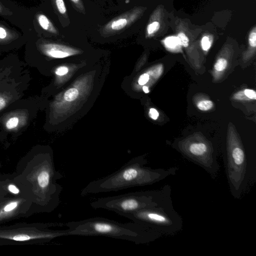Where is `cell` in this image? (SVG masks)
Instances as JSON below:
<instances>
[{
	"instance_id": "7a4b0ae2",
	"label": "cell",
	"mask_w": 256,
	"mask_h": 256,
	"mask_svg": "<svg viewBox=\"0 0 256 256\" xmlns=\"http://www.w3.org/2000/svg\"><path fill=\"white\" fill-rule=\"evenodd\" d=\"M68 235L105 236L128 240L136 244H145L158 238L161 234L142 223H122L102 217L66 222Z\"/></svg>"
},
{
	"instance_id": "9c48e42d",
	"label": "cell",
	"mask_w": 256,
	"mask_h": 256,
	"mask_svg": "<svg viewBox=\"0 0 256 256\" xmlns=\"http://www.w3.org/2000/svg\"><path fill=\"white\" fill-rule=\"evenodd\" d=\"M54 8L60 17L62 24L64 26H68L70 23L66 7L64 0H52Z\"/></svg>"
},
{
	"instance_id": "ac0fdd59",
	"label": "cell",
	"mask_w": 256,
	"mask_h": 256,
	"mask_svg": "<svg viewBox=\"0 0 256 256\" xmlns=\"http://www.w3.org/2000/svg\"><path fill=\"white\" fill-rule=\"evenodd\" d=\"M248 42L252 47L255 48L256 46V32L255 28L250 34Z\"/></svg>"
},
{
	"instance_id": "603a6c76",
	"label": "cell",
	"mask_w": 256,
	"mask_h": 256,
	"mask_svg": "<svg viewBox=\"0 0 256 256\" xmlns=\"http://www.w3.org/2000/svg\"><path fill=\"white\" fill-rule=\"evenodd\" d=\"M68 72V69L66 67L60 66L56 69V74L58 76H63L66 74Z\"/></svg>"
},
{
	"instance_id": "5b68a950",
	"label": "cell",
	"mask_w": 256,
	"mask_h": 256,
	"mask_svg": "<svg viewBox=\"0 0 256 256\" xmlns=\"http://www.w3.org/2000/svg\"><path fill=\"white\" fill-rule=\"evenodd\" d=\"M166 205V203L156 207L124 213L120 216L146 224L160 234H172L181 228L182 220L172 208L170 210Z\"/></svg>"
},
{
	"instance_id": "3957f363",
	"label": "cell",
	"mask_w": 256,
	"mask_h": 256,
	"mask_svg": "<svg viewBox=\"0 0 256 256\" xmlns=\"http://www.w3.org/2000/svg\"><path fill=\"white\" fill-rule=\"evenodd\" d=\"M166 193L164 192V189L131 192L101 198L91 202L90 206L95 210L104 209L120 216L162 205L166 204L168 198Z\"/></svg>"
},
{
	"instance_id": "277c9868",
	"label": "cell",
	"mask_w": 256,
	"mask_h": 256,
	"mask_svg": "<svg viewBox=\"0 0 256 256\" xmlns=\"http://www.w3.org/2000/svg\"><path fill=\"white\" fill-rule=\"evenodd\" d=\"M28 82L22 64H0V114L20 100Z\"/></svg>"
},
{
	"instance_id": "d6986e66",
	"label": "cell",
	"mask_w": 256,
	"mask_h": 256,
	"mask_svg": "<svg viewBox=\"0 0 256 256\" xmlns=\"http://www.w3.org/2000/svg\"><path fill=\"white\" fill-rule=\"evenodd\" d=\"M202 49L204 50H208L211 46V43L208 38L206 36H204L201 41Z\"/></svg>"
},
{
	"instance_id": "44dd1931",
	"label": "cell",
	"mask_w": 256,
	"mask_h": 256,
	"mask_svg": "<svg viewBox=\"0 0 256 256\" xmlns=\"http://www.w3.org/2000/svg\"><path fill=\"white\" fill-rule=\"evenodd\" d=\"M149 80V76L147 74H142L138 79V84L140 85H144Z\"/></svg>"
},
{
	"instance_id": "8992f818",
	"label": "cell",
	"mask_w": 256,
	"mask_h": 256,
	"mask_svg": "<svg viewBox=\"0 0 256 256\" xmlns=\"http://www.w3.org/2000/svg\"><path fill=\"white\" fill-rule=\"evenodd\" d=\"M20 100L2 112L0 123L4 132H20L27 126L29 118H32L30 114H32V110H29L26 108L28 106H20Z\"/></svg>"
},
{
	"instance_id": "9a60e30c",
	"label": "cell",
	"mask_w": 256,
	"mask_h": 256,
	"mask_svg": "<svg viewBox=\"0 0 256 256\" xmlns=\"http://www.w3.org/2000/svg\"><path fill=\"white\" fill-rule=\"evenodd\" d=\"M166 46L170 48H176L178 44V40L176 36H170L164 40Z\"/></svg>"
},
{
	"instance_id": "cb8c5ba5",
	"label": "cell",
	"mask_w": 256,
	"mask_h": 256,
	"mask_svg": "<svg viewBox=\"0 0 256 256\" xmlns=\"http://www.w3.org/2000/svg\"><path fill=\"white\" fill-rule=\"evenodd\" d=\"M18 205L16 202H12L8 204H7L4 208V210L5 212H10L14 209Z\"/></svg>"
},
{
	"instance_id": "484cf974",
	"label": "cell",
	"mask_w": 256,
	"mask_h": 256,
	"mask_svg": "<svg viewBox=\"0 0 256 256\" xmlns=\"http://www.w3.org/2000/svg\"><path fill=\"white\" fill-rule=\"evenodd\" d=\"M8 190L12 193L17 194L19 193L18 189L13 184H10L8 187Z\"/></svg>"
},
{
	"instance_id": "5bb4252c",
	"label": "cell",
	"mask_w": 256,
	"mask_h": 256,
	"mask_svg": "<svg viewBox=\"0 0 256 256\" xmlns=\"http://www.w3.org/2000/svg\"><path fill=\"white\" fill-rule=\"evenodd\" d=\"M213 106V103L209 100H204L198 102L197 107L201 110L206 111L210 110Z\"/></svg>"
},
{
	"instance_id": "30bf717a",
	"label": "cell",
	"mask_w": 256,
	"mask_h": 256,
	"mask_svg": "<svg viewBox=\"0 0 256 256\" xmlns=\"http://www.w3.org/2000/svg\"><path fill=\"white\" fill-rule=\"evenodd\" d=\"M38 20L39 24L43 29L53 34H58L57 30L45 15L40 14L38 17Z\"/></svg>"
},
{
	"instance_id": "7402d4cb",
	"label": "cell",
	"mask_w": 256,
	"mask_h": 256,
	"mask_svg": "<svg viewBox=\"0 0 256 256\" xmlns=\"http://www.w3.org/2000/svg\"><path fill=\"white\" fill-rule=\"evenodd\" d=\"M12 240L18 241H24L28 240L30 238V236L25 234H19L14 236L12 238Z\"/></svg>"
},
{
	"instance_id": "6da1fadb",
	"label": "cell",
	"mask_w": 256,
	"mask_h": 256,
	"mask_svg": "<svg viewBox=\"0 0 256 256\" xmlns=\"http://www.w3.org/2000/svg\"><path fill=\"white\" fill-rule=\"evenodd\" d=\"M146 163L143 156L134 158L112 173L90 182L81 190L80 196H86L152 184L175 174L178 170L176 167L152 168L145 166Z\"/></svg>"
},
{
	"instance_id": "d4e9b609",
	"label": "cell",
	"mask_w": 256,
	"mask_h": 256,
	"mask_svg": "<svg viewBox=\"0 0 256 256\" xmlns=\"http://www.w3.org/2000/svg\"><path fill=\"white\" fill-rule=\"evenodd\" d=\"M150 116L153 120H156L159 116L158 112L154 108H150L149 112Z\"/></svg>"
},
{
	"instance_id": "f546056e",
	"label": "cell",
	"mask_w": 256,
	"mask_h": 256,
	"mask_svg": "<svg viewBox=\"0 0 256 256\" xmlns=\"http://www.w3.org/2000/svg\"></svg>"
},
{
	"instance_id": "f1b7e54d",
	"label": "cell",
	"mask_w": 256,
	"mask_h": 256,
	"mask_svg": "<svg viewBox=\"0 0 256 256\" xmlns=\"http://www.w3.org/2000/svg\"><path fill=\"white\" fill-rule=\"evenodd\" d=\"M128 0V2H130V0Z\"/></svg>"
},
{
	"instance_id": "83f0119b",
	"label": "cell",
	"mask_w": 256,
	"mask_h": 256,
	"mask_svg": "<svg viewBox=\"0 0 256 256\" xmlns=\"http://www.w3.org/2000/svg\"><path fill=\"white\" fill-rule=\"evenodd\" d=\"M142 89H143V90L144 91V92L145 93H148L149 92L148 88L146 86H144L143 88H142Z\"/></svg>"
},
{
	"instance_id": "ffe728a7",
	"label": "cell",
	"mask_w": 256,
	"mask_h": 256,
	"mask_svg": "<svg viewBox=\"0 0 256 256\" xmlns=\"http://www.w3.org/2000/svg\"><path fill=\"white\" fill-rule=\"evenodd\" d=\"M244 94L249 98L252 100L256 99V92L253 90L246 89L244 91Z\"/></svg>"
},
{
	"instance_id": "4fadbf2b",
	"label": "cell",
	"mask_w": 256,
	"mask_h": 256,
	"mask_svg": "<svg viewBox=\"0 0 256 256\" xmlns=\"http://www.w3.org/2000/svg\"><path fill=\"white\" fill-rule=\"evenodd\" d=\"M78 95V90L76 88H71L66 91L64 95V98L66 100L70 102L76 100Z\"/></svg>"
},
{
	"instance_id": "4316f807",
	"label": "cell",
	"mask_w": 256,
	"mask_h": 256,
	"mask_svg": "<svg viewBox=\"0 0 256 256\" xmlns=\"http://www.w3.org/2000/svg\"><path fill=\"white\" fill-rule=\"evenodd\" d=\"M6 36V32L2 28H0V38L3 39Z\"/></svg>"
},
{
	"instance_id": "e0dca14e",
	"label": "cell",
	"mask_w": 256,
	"mask_h": 256,
	"mask_svg": "<svg viewBox=\"0 0 256 256\" xmlns=\"http://www.w3.org/2000/svg\"><path fill=\"white\" fill-rule=\"evenodd\" d=\"M227 61L223 58L218 59L214 64V68L218 72L224 70L227 66Z\"/></svg>"
},
{
	"instance_id": "52a82bcc",
	"label": "cell",
	"mask_w": 256,
	"mask_h": 256,
	"mask_svg": "<svg viewBox=\"0 0 256 256\" xmlns=\"http://www.w3.org/2000/svg\"><path fill=\"white\" fill-rule=\"evenodd\" d=\"M144 8L136 6L110 20L99 30L102 36L119 34L130 27L142 16Z\"/></svg>"
},
{
	"instance_id": "8fae6325",
	"label": "cell",
	"mask_w": 256,
	"mask_h": 256,
	"mask_svg": "<svg viewBox=\"0 0 256 256\" xmlns=\"http://www.w3.org/2000/svg\"><path fill=\"white\" fill-rule=\"evenodd\" d=\"M160 28V22L154 20L150 22L146 26V34L147 36H150L158 31Z\"/></svg>"
},
{
	"instance_id": "7c38bea8",
	"label": "cell",
	"mask_w": 256,
	"mask_h": 256,
	"mask_svg": "<svg viewBox=\"0 0 256 256\" xmlns=\"http://www.w3.org/2000/svg\"><path fill=\"white\" fill-rule=\"evenodd\" d=\"M73 8L78 12L86 14V10L82 0H69Z\"/></svg>"
},
{
	"instance_id": "ba28073f",
	"label": "cell",
	"mask_w": 256,
	"mask_h": 256,
	"mask_svg": "<svg viewBox=\"0 0 256 256\" xmlns=\"http://www.w3.org/2000/svg\"><path fill=\"white\" fill-rule=\"evenodd\" d=\"M42 50L46 54L54 58H65L76 52L68 46L54 43L42 44Z\"/></svg>"
},
{
	"instance_id": "2e32d148",
	"label": "cell",
	"mask_w": 256,
	"mask_h": 256,
	"mask_svg": "<svg viewBox=\"0 0 256 256\" xmlns=\"http://www.w3.org/2000/svg\"><path fill=\"white\" fill-rule=\"evenodd\" d=\"M177 38L179 44L186 48L188 46L189 39L184 32H180L177 36Z\"/></svg>"
}]
</instances>
